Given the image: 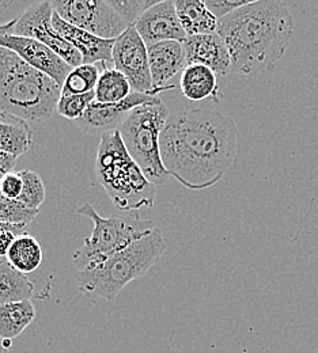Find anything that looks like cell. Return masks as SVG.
I'll return each mask as SVG.
<instances>
[{
  "instance_id": "f546056e",
  "label": "cell",
  "mask_w": 318,
  "mask_h": 353,
  "mask_svg": "<svg viewBox=\"0 0 318 353\" xmlns=\"http://www.w3.org/2000/svg\"><path fill=\"white\" fill-rule=\"evenodd\" d=\"M22 189L23 179L21 176V172H12L0 181V192L11 200H18L22 194Z\"/></svg>"
},
{
  "instance_id": "7c38bea8",
  "label": "cell",
  "mask_w": 318,
  "mask_h": 353,
  "mask_svg": "<svg viewBox=\"0 0 318 353\" xmlns=\"http://www.w3.org/2000/svg\"><path fill=\"white\" fill-rule=\"evenodd\" d=\"M0 48L15 52L29 65L52 78L60 88L64 85L68 74L72 71V67L52 49L32 39L8 34L0 37Z\"/></svg>"
},
{
  "instance_id": "f1b7e54d",
  "label": "cell",
  "mask_w": 318,
  "mask_h": 353,
  "mask_svg": "<svg viewBox=\"0 0 318 353\" xmlns=\"http://www.w3.org/2000/svg\"><path fill=\"white\" fill-rule=\"evenodd\" d=\"M34 3H37V1L0 0V26H6V25L17 21Z\"/></svg>"
},
{
  "instance_id": "8992f818",
  "label": "cell",
  "mask_w": 318,
  "mask_h": 353,
  "mask_svg": "<svg viewBox=\"0 0 318 353\" xmlns=\"http://www.w3.org/2000/svg\"><path fill=\"white\" fill-rule=\"evenodd\" d=\"M77 214L94 223L90 236L72 254L78 272L90 270L103 264L108 259L148 235L155 228L152 221L141 219L137 212L102 218L89 203L82 204Z\"/></svg>"
},
{
  "instance_id": "d4e9b609",
  "label": "cell",
  "mask_w": 318,
  "mask_h": 353,
  "mask_svg": "<svg viewBox=\"0 0 318 353\" xmlns=\"http://www.w3.org/2000/svg\"><path fill=\"white\" fill-rule=\"evenodd\" d=\"M40 214V210H32L18 200H11L0 192V221L8 224L29 225Z\"/></svg>"
},
{
  "instance_id": "cb8c5ba5",
  "label": "cell",
  "mask_w": 318,
  "mask_h": 353,
  "mask_svg": "<svg viewBox=\"0 0 318 353\" xmlns=\"http://www.w3.org/2000/svg\"><path fill=\"white\" fill-rule=\"evenodd\" d=\"M99 65L101 64H82L72 68L61 86V95H79L94 91L102 72L99 71Z\"/></svg>"
},
{
  "instance_id": "484cf974",
  "label": "cell",
  "mask_w": 318,
  "mask_h": 353,
  "mask_svg": "<svg viewBox=\"0 0 318 353\" xmlns=\"http://www.w3.org/2000/svg\"><path fill=\"white\" fill-rule=\"evenodd\" d=\"M21 176L23 179V189L18 201L32 210H40L46 194L41 176L32 170H22Z\"/></svg>"
},
{
  "instance_id": "d6986e66",
  "label": "cell",
  "mask_w": 318,
  "mask_h": 353,
  "mask_svg": "<svg viewBox=\"0 0 318 353\" xmlns=\"http://www.w3.org/2000/svg\"><path fill=\"white\" fill-rule=\"evenodd\" d=\"M33 147V132L26 121L0 112V151L15 157Z\"/></svg>"
},
{
  "instance_id": "277c9868",
  "label": "cell",
  "mask_w": 318,
  "mask_h": 353,
  "mask_svg": "<svg viewBox=\"0 0 318 353\" xmlns=\"http://www.w3.org/2000/svg\"><path fill=\"white\" fill-rule=\"evenodd\" d=\"M95 176L119 211L151 208L155 203L157 185L144 176L132 159L119 130L101 136Z\"/></svg>"
},
{
  "instance_id": "52a82bcc",
  "label": "cell",
  "mask_w": 318,
  "mask_h": 353,
  "mask_svg": "<svg viewBox=\"0 0 318 353\" xmlns=\"http://www.w3.org/2000/svg\"><path fill=\"white\" fill-rule=\"evenodd\" d=\"M169 117L168 106L158 97L134 109L119 128L130 155L154 185L170 178L161 157V137Z\"/></svg>"
},
{
  "instance_id": "e575fe53",
  "label": "cell",
  "mask_w": 318,
  "mask_h": 353,
  "mask_svg": "<svg viewBox=\"0 0 318 353\" xmlns=\"http://www.w3.org/2000/svg\"><path fill=\"white\" fill-rule=\"evenodd\" d=\"M18 21V19H17ZM17 21L6 25V26H0V37H4V36H8V34H12L14 33V28H15V23Z\"/></svg>"
},
{
  "instance_id": "8fae6325",
  "label": "cell",
  "mask_w": 318,
  "mask_h": 353,
  "mask_svg": "<svg viewBox=\"0 0 318 353\" xmlns=\"http://www.w3.org/2000/svg\"><path fill=\"white\" fill-rule=\"evenodd\" d=\"M172 88H175V86L157 88L151 94L132 91L131 95H128L126 99L117 103H99L94 101L85 112V114L75 121V124L81 130L90 133L102 132L103 134V133L117 131L137 106L152 102L154 99L158 98L159 92L172 90Z\"/></svg>"
},
{
  "instance_id": "836d02e7",
  "label": "cell",
  "mask_w": 318,
  "mask_h": 353,
  "mask_svg": "<svg viewBox=\"0 0 318 353\" xmlns=\"http://www.w3.org/2000/svg\"><path fill=\"white\" fill-rule=\"evenodd\" d=\"M26 227L28 225H23V224H8V223L0 221V234L6 232V231H11L17 235H22L26 232Z\"/></svg>"
},
{
  "instance_id": "ac0fdd59",
  "label": "cell",
  "mask_w": 318,
  "mask_h": 353,
  "mask_svg": "<svg viewBox=\"0 0 318 353\" xmlns=\"http://www.w3.org/2000/svg\"><path fill=\"white\" fill-rule=\"evenodd\" d=\"M175 6L188 37L217 33L219 21L211 14L203 0H175Z\"/></svg>"
},
{
  "instance_id": "3957f363",
  "label": "cell",
  "mask_w": 318,
  "mask_h": 353,
  "mask_svg": "<svg viewBox=\"0 0 318 353\" xmlns=\"http://www.w3.org/2000/svg\"><path fill=\"white\" fill-rule=\"evenodd\" d=\"M61 88L15 52L0 48V112L23 121L43 123L57 108Z\"/></svg>"
},
{
  "instance_id": "30bf717a",
  "label": "cell",
  "mask_w": 318,
  "mask_h": 353,
  "mask_svg": "<svg viewBox=\"0 0 318 353\" xmlns=\"http://www.w3.org/2000/svg\"><path fill=\"white\" fill-rule=\"evenodd\" d=\"M112 60L113 68L130 81L134 91L151 94L157 90L151 79L148 46L137 33L135 26H130L115 41Z\"/></svg>"
},
{
  "instance_id": "4dcf8cb0",
  "label": "cell",
  "mask_w": 318,
  "mask_h": 353,
  "mask_svg": "<svg viewBox=\"0 0 318 353\" xmlns=\"http://www.w3.org/2000/svg\"><path fill=\"white\" fill-rule=\"evenodd\" d=\"M207 8L219 21L234 12L235 10L246 6L249 1H231V0H204Z\"/></svg>"
},
{
  "instance_id": "ffe728a7",
  "label": "cell",
  "mask_w": 318,
  "mask_h": 353,
  "mask_svg": "<svg viewBox=\"0 0 318 353\" xmlns=\"http://www.w3.org/2000/svg\"><path fill=\"white\" fill-rule=\"evenodd\" d=\"M34 285L26 274L17 270L4 257H0V306L32 301Z\"/></svg>"
},
{
  "instance_id": "d590c367",
  "label": "cell",
  "mask_w": 318,
  "mask_h": 353,
  "mask_svg": "<svg viewBox=\"0 0 318 353\" xmlns=\"http://www.w3.org/2000/svg\"><path fill=\"white\" fill-rule=\"evenodd\" d=\"M12 341L11 340H0V353H8L11 350Z\"/></svg>"
},
{
  "instance_id": "4316f807",
  "label": "cell",
  "mask_w": 318,
  "mask_h": 353,
  "mask_svg": "<svg viewBox=\"0 0 318 353\" xmlns=\"http://www.w3.org/2000/svg\"><path fill=\"white\" fill-rule=\"evenodd\" d=\"M95 101V91L79 94V95H67L60 97L56 112L68 120H72L74 123L79 120L88 108Z\"/></svg>"
},
{
  "instance_id": "2e32d148",
  "label": "cell",
  "mask_w": 318,
  "mask_h": 353,
  "mask_svg": "<svg viewBox=\"0 0 318 353\" xmlns=\"http://www.w3.org/2000/svg\"><path fill=\"white\" fill-rule=\"evenodd\" d=\"M150 71L154 88H162L186 68L183 48L180 41H163L148 46Z\"/></svg>"
},
{
  "instance_id": "1f68e13d",
  "label": "cell",
  "mask_w": 318,
  "mask_h": 353,
  "mask_svg": "<svg viewBox=\"0 0 318 353\" xmlns=\"http://www.w3.org/2000/svg\"><path fill=\"white\" fill-rule=\"evenodd\" d=\"M17 161H18V157L0 151V181L7 174L14 172L17 166Z\"/></svg>"
},
{
  "instance_id": "9a60e30c",
  "label": "cell",
  "mask_w": 318,
  "mask_h": 353,
  "mask_svg": "<svg viewBox=\"0 0 318 353\" xmlns=\"http://www.w3.org/2000/svg\"><path fill=\"white\" fill-rule=\"evenodd\" d=\"M52 21L54 29L79 52L83 64H103L108 68H113L112 53L116 40H105L75 28L60 18L56 11H53Z\"/></svg>"
},
{
  "instance_id": "e0dca14e",
  "label": "cell",
  "mask_w": 318,
  "mask_h": 353,
  "mask_svg": "<svg viewBox=\"0 0 318 353\" xmlns=\"http://www.w3.org/2000/svg\"><path fill=\"white\" fill-rule=\"evenodd\" d=\"M218 75L206 65L192 64L182 71L180 88L182 95L189 101L212 99L219 102Z\"/></svg>"
},
{
  "instance_id": "7a4b0ae2",
  "label": "cell",
  "mask_w": 318,
  "mask_h": 353,
  "mask_svg": "<svg viewBox=\"0 0 318 353\" xmlns=\"http://www.w3.org/2000/svg\"><path fill=\"white\" fill-rule=\"evenodd\" d=\"M217 33L228 45L231 72L252 77L272 68L294 33V21L281 0L249 1L219 19Z\"/></svg>"
},
{
  "instance_id": "d6a6232c",
  "label": "cell",
  "mask_w": 318,
  "mask_h": 353,
  "mask_svg": "<svg viewBox=\"0 0 318 353\" xmlns=\"http://www.w3.org/2000/svg\"><path fill=\"white\" fill-rule=\"evenodd\" d=\"M17 236H18V235L14 234V232H11V231H6V232H1V234H0V257H4V259H6V256H7V253H8L10 248H11V245H12V242L15 241Z\"/></svg>"
},
{
  "instance_id": "7402d4cb",
  "label": "cell",
  "mask_w": 318,
  "mask_h": 353,
  "mask_svg": "<svg viewBox=\"0 0 318 353\" xmlns=\"http://www.w3.org/2000/svg\"><path fill=\"white\" fill-rule=\"evenodd\" d=\"M36 318L32 301L0 306V340H14L22 334Z\"/></svg>"
},
{
  "instance_id": "6da1fadb",
  "label": "cell",
  "mask_w": 318,
  "mask_h": 353,
  "mask_svg": "<svg viewBox=\"0 0 318 353\" xmlns=\"http://www.w3.org/2000/svg\"><path fill=\"white\" fill-rule=\"evenodd\" d=\"M237 148L235 121L215 110L170 114L161 137L165 169L190 190L217 185L234 163Z\"/></svg>"
},
{
  "instance_id": "5b68a950",
  "label": "cell",
  "mask_w": 318,
  "mask_h": 353,
  "mask_svg": "<svg viewBox=\"0 0 318 353\" xmlns=\"http://www.w3.org/2000/svg\"><path fill=\"white\" fill-rule=\"evenodd\" d=\"M166 250V241L159 228H154L124 250L108 259L103 264L78 272L75 281L79 291L115 301L131 281L143 277L159 261Z\"/></svg>"
},
{
  "instance_id": "5bb4252c",
  "label": "cell",
  "mask_w": 318,
  "mask_h": 353,
  "mask_svg": "<svg viewBox=\"0 0 318 353\" xmlns=\"http://www.w3.org/2000/svg\"><path fill=\"white\" fill-rule=\"evenodd\" d=\"M186 65L200 64L225 77L231 72V57L228 45L218 33L189 36L182 41Z\"/></svg>"
},
{
  "instance_id": "603a6c76",
  "label": "cell",
  "mask_w": 318,
  "mask_h": 353,
  "mask_svg": "<svg viewBox=\"0 0 318 353\" xmlns=\"http://www.w3.org/2000/svg\"><path fill=\"white\" fill-rule=\"evenodd\" d=\"M95 101L99 103H117L126 99L134 91L130 81L116 68L102 67L97 88Z\"/></svg>"
},
{
  "instance_id": "4fadbf2b",
  "label": "cell",
  "mask_w": 318,
  "mask_h": 353,
  "mask_svg": "<svg viewBox=\"0 0 318 353\" xmlns=\"http://www.w3.org/2000/svg\"><path fill=\"white\" fill-rule=\"evenodd\" d=\"M147 46L163 41H180L188 36L177 17L175 1L163 0L150 7L134 25Z\"/></svg>"
},
{
  "instance_id": "ba28073f",
  "label": "cell",
  "mask_w": 318,
  "mask_h": 353,
  "mask_svg": "<svg viewBox=\"0 0 318 353\" xmlns=\"http://www.w3.org/2000/svg\"><path fill=\"white\" fill-rule=\"evenodd\" d=\"M50 3L66 22L105 40H117L130 28L108 0H54Z\"/></svg>"
},
{
  "instance_id": "83f0119b",
  "label": "cell",
  "mask_w": 318,
  "mask_h": 353,
  "mask_svg": "<svg viewBox=\"0 0 318 353\" xmlns=\"http://www.w3.org/2000/svg\"><path fill=\"white\" fill-rule=\"evenodd\" d=\"M108 3L130 26H134L139 18L158 3V0H108Z\"/></svg>"
},
{
  "instance_id": "9c48e42d",
  "label": "cell",
  "mask_w": 318,
  "mask_h": 353,
  "mask_svg": "<svg viewBox=\"0 0 318 353\" xmlns=\"http://www.w3.org/2000/svg\"><path fill=\"white\" fill-rule=\"evenodd\" d=\"M53 7L50 1H37L18 18L14 36L36 40L52 49L72 68L83 64L79 52L70 44L53 26Z\"/></svg>"
},
{
  "instance_id": "44dd1931",
  "label": "cell",
  "mask_w": 318,
  "mask_h": 353,
  "mask_svg": "<svg viewBox=\"0 0 318 353\" xmlns=\"http://www.w3.org/2000/svg\"><path fill=\"white\" fill-rule=\"evenodd\" d=\"M6 260L21 273L28 274L36 272L41 266L44 252L40 242L34 236L25 232L15 238L6 256Z\"/></svg>"
}]
</instances>
